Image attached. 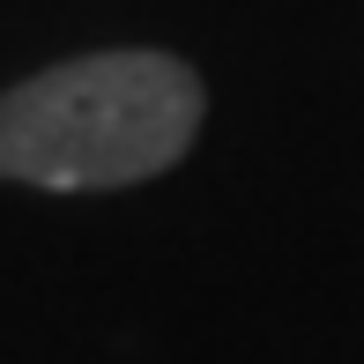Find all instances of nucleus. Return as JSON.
Listing matches in <instances>:
<instances>
[{
	"label": "nucleus",
	"instance_id": "nucleus-1",
	"mask_svg": "<svg viewBox=\"0 0 364 364\" xmlns=\"http://www.w3.org/2000/svg\"><path fill=\"white\" fill-rule=\"evenodd\" d=\"M208 82L164 45H105L0 90V186L119 193L186 164Z\"/></svg>",
	"mask_w": 364,
	"mask_h": 364
}]
</instances>
